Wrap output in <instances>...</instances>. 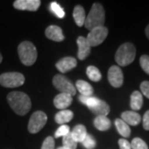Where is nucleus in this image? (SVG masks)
Masks as SVG:
<instances>
[{
    "instance_id": "nucleus-35",
    "label": "nucleus",
    "mask_w": 149,
    "mask_h": 149,
    "mask_svg": "<svg viewBox=\"0 0 149 149\" xmlns=\"http://www.w3.org/2000/svg\"><path fill=\"white\" fill-rule=\"evenodd\" d=\"M145 32H146L147 37L149 39V25H148V27H146V29H145Z\"/></svg>"
},
{
    "instance_id": "nucleus-29",
    "label": "nucleus",
    "mask_w": 149,
    "mask_h": 149,
    "mask_svg": "<svg viewBox=\"0 0 149 149\" xmlns=\"http://www.w3.org/2000/svg\"><path fill=\"white\" fill-rule=\"evenodd\" d=\"M70 133V127L68 125L63 124L61 127H59L58 129L56 130V132L55 133V137L56 138H60V137H65L67 134H69Z\"/></svg>"
},
{
    "instance_id": "nucleus-25",
    "label": "nucleus",
    "mask_w": 149,
    "mask_h": 149,
    "mask_svg": "<svg viewBox=\"0 0 149 149\" xmlns=\"http://www.w3.org/2000/svg\"><path fill=\"white\" fill-rule=\"evenodd\" d=\"M63 147L68 149H76L77 148V142L73 139L71 133H70L62 139Z\"/></svg>"
},
{
    "instance_id": "nucleus-34",
    "label": "nucleus",
    "mask_w": 149,
    "mask_h": 149,
    "mask_svg": "<svg viewBox=\"0 0 149 149\" xmlns=\"http://www.w3.org/2000/svg\"><path fill=\"white\" fill-rule=\"evenodd\" d=\"M143 126L145 130H149V110L144 113L143 118Z\"/></svg>"
},
{
    "instance_id": "nucleus-37",
    "label": "nucleus",
    "mask_w": 149,
    "mask_h": 149,
    "mask_svg": "<svg viewBox=\"0 0 149 149\" xmlns=\"http://www.w3.org/2000/svg\"><path fill=\"white\" fill-rule=\"evenodd\" d=\"M2 61H3V56H2V55L0 53V63L2 62Z\"/></svg>"
},
{
    "instance_id": "nucleus-14",
    "label": "nucleus",
    "mask_w": 149,
    "mask_h": 149,
    "mask_svg": "<svg viewBox=\"0 0 149 149\" xmlns=\"http://www.w3.org/2000/svg\"><path fill=\"white\" fill-rule=\"evenodd\" d=\"M45 34L48 39L54 42H62L65 39L61 28L56 25H51L46 29Z\"/></svg>"
},
{
    "instance_id": "nucleus-31",
    "label": "nucleus",
    "mask_w": 149,
    "mask_h": 149,
    "mask_svg": "<svg viewBox=\"0 0 149 149\" xmlns=\"http://www.w3.org/2000/svg\"><path fill=\"white\" fill-rule=\"evenodd\" d=\"M41 149H55V140L52 137H47L44 140Z\"/></svg>"
},
{
    "instance_id": "nucleus-36",
    "label": "nucleus",
    "mask_w": 149,
    "mask_h": 149,
    "mask_svg": "<svg viewBox=\"0 0 149 149\" xmlns=\"http://www.w3.org/2000/svg\"><path fill=\"white\" fill-rule=\"evenodd\" d=\"M56 149H68V148H65V147H60V148H56Z\"/></svg>"
},
{
    "instance_id": "nucleus-11",
    "label": "nucleus",
    "mask_w": 149,
    "mask_h": 149,
    "mask_svg": "<svg viewBox=\"0 0 149 149\" xmlns=\"http://www.w3.org/2000/svg\"><path fill=\"white\" fill-rule=\"evenodd\" d=\"M78 45V58L83 61L91 54V45L89 44L86 37H79L77 39Z\"/></svg>"
},
{
    "instance_id": "nucleus-8",
    "label": "nucleus",
    "mask_w": 149,
    "mask_h": 149,
    "mask_svg": "<svg viewBox=\"0 0 149 149\" xmlns=\"http://www.w3.org/2000/svg\"><path fill=\"white\" fill-rule=\"evenodd\" d=\"M109 30L104 26L95 27L90 31L86 39L91 47H96L103 43V42L106 39Z\"/></svg>"
},
{
    "instance_id": "nucleus-3",
    "label": "nucleus",
    "mask_w": 149,
    "mask_h": 149,
    "mask_svg": "<svg viewBox=\"0 0 149 149\" xmlns=\"http://www.w3.org/2000/svg\"><path fill=\"white\" fill-rule=\"evenodd\" d=\"M136 56V48L133 43L126 42L121 45L115 54V61L120 66L130 65Z\"/></svg>"
},
{
    "instance_id": "nucleus-22",
    "label": "nucleus",
    "mask_w": 149,
    "mask_h": 149,
    "mask_svg": "<svg viewBox=\"0 0 149 149\" xmlns=\"http://www.w3.org/2000/svg\"><path fill=\"white\" fill-rule=\"evenodd\" d=\"M73 139L77 142V143H81L84 139H85V136L87 135V131H86V128L82 124H78L76 125L73 130L70 132Z\"/></svg>"
},
{
    "instance_id": "nucleus-4",
    "label": "nucleus",
    "mask_w": 149,
    "mask_h": 149,
    "mask_svg": "<svg viewBox=\"0 0 149 149\" xmlns=\"http://www.w3.org/2000/svg\"><path fill=\"white\" fill-rule=\"evenodd\" d=\"M17 52L21 62L27 66L32 65L37 61V48L31 42L25 41L20 43L17 47Z\"/></svg>"
},
{
    "instance_id": "nucleus-10",
    "label": "nucleus",
    "mask_w": 149,
    "mask_h": 149,
    "mask_svg": "<svg viewBox=\"0 0 149 149\" xmlns=\"http://www.w3.org/2000/svg\"><path fill=\"white\" fill-rule=\"evenodd\" d=\"M41 5L40 0H16L13 3V7L17 10L37 11Z\"/></svg>"
},
{
    "instance_id": "nucleus-5",
    "label": "nucleus",
    "mask_w": 149,
    "mask_h": 149,
    "mask_svg": "<svg viewBox=\"0 0 149 149\" xmlns=\"http://www.w3.org/2000/svg\"><path fill=\"white\" fill-rule=\"evenodd\" d=\"M24 75L18 72H7L0 75V85L7 88H16L24 84Z\"/></svg>"
},
{
    "instance_id": "nucleus-6",
    "label": "nucleus",
    "mask_w": 149,
    "mask_h": 149,
    "mask_svg": "<svg viewBox=\"0 0 149 149\" xmlns=\"http://www.w3.org/2000/svg\"><path fill=\"white\" fill-rule=\"evenodd\" d=\"M52 83L55 88L61 93L68 94L71 96L76 94L75 87L65 76H63L62 74H56L52 80Z\"/></svg>"
},
{
    "instance_id": "nucleus-9",
    "label": "nucleus",
    "mask_w": 149,
    "mask_h": 149,
    "mask_svg": "<svg viewBox=\"0 0 149 149\" xmlns=\"http://www.w3.org/2000/svg\"><path fill=\"white\" fill-rule=\"evenodd\" d=\"M108 80L113 87H121L123 83V74L120 67L117 65H112L108 71Z\"/></svg>"
},
{
    "instance_id": "nucleus-26",
    "label": "nucleus",
    "mask_w": 149,
    "mask_h": 149,
    "mask_svg": "<svg viewBox=\"0 0 149 149\" xmlns=\"http://www.w3.org/2000/svg\"><path fill=\"white\" fill-rule=\"evenodd\" d=\"M51 11L54 14L56 17H58L59 18H63L65 17V12L64 9L59 5L56 2H53L51 3Z\"/></svg>"
},
{
    "instance_id": "nucleus-24",
    "label": "nucleus",
    "mask_w": 149,
    "mask_h": 149,
    "mask_svg": "<svg viewBox=\"0 0 149 149\" xmlns=\"http://www.w3.org/2000/svg\"><path fill=\"white\" fill-rule=\"evenodd\" d=\"M86 74L88 78L92 81H95V82H98L101 80V73L100 71L99 70L98 68H96L95 66L94 65H90L87 67L86 70Z\"/></svg>"
},
{
    "instance_id": "nucleus-19",
    "label": "nucleus",
    "mask_w": 149,
    "mask_h": 149,
    "mask_svg": "<svg viewBox=\"0 0 149 149\" xmlns=\"http://www.w3.org/2000/svg\"><path fill=\"white\" fill-rule=\"evenodd\" d=\"M76 89L80 93V95L92 96L94 94L93 87L90 83L86 82L85 80H79L76 82Z\"/></svg>"
},
{
    "instance_id": "nucleus-17",
    "label": "nucleus",
    "mask_w": 149,
    "mask_h": 149,
    "mask_svg": "<svg viewBox=\"0 0 149 149\" xmlns=\"http://www.w3.org/2000/svg\"><path fill=\"white\" fill-rule=\"evenodd\" d=\"M143 104V98L141 92L138 91H133L130 97V107L133 111H138L141 109Z\"/></svg>"
},
{
    "instance_id": "nucleus-28",
    "label": "nucleus",
    "mask_w": 149,
    "mask_h": 149,
    "mask_svg": "<svg viewBox=\"0 0 149 149\" xmlns=\"http://www.w3.org/2000/svg\"><path fill=\"white\" fill-rule=\"evenodd\" d=\"M131 148L132 149H148L147 143L143 139L139 138H135L131 142Z\"/></svg>"
},
{
    "instance_id": "nucleus-7",
    "label": "nucleus",
    "mask_w": 149,
    "mask_h": 149,
    "mask_svg": "<svg viewBox=\"0 0 149 149\" xmlns=\"http://www.w3.org/2000/svg\"><path fill=\"white\" fill-rule=\"evenodd\" d=\"M47 121V114L42 111H37L33 113L28 123V131L31 133H38L45 126Z\"/></svg>"
},
{
    "instance_id": "nucleus-15",
    "label": "nucleus",
    "mask_w": 149,
    "mask_h": 149,
    "mask_svg": "<svg viewBox=\"0 0 149 149\" xmlns=\"http://www.w3.org/2000/svg\"><path fill=\"white\" fill-rule=\"evenodd\" d=\"M121 117H122L121 118L122 120H123L128 125H131V126L139 125L142 120L141 115L135 111L123 112L121 114Z\"/></svg>"
},
{
    "instance_id": "nucleus-21",
    "label": "nucleus",
    "mask_w": 149,
    "mask_h": 149,
    "mask_svg": "<svg viewBox=\"0 0 149 149\" xmlns=\"http://www.w3.org/2000/svg\"><path fill=\"white\" fill-rule=\"evenodd\" d=\"M94 125L100 131H106L111 127V122L106 116H97L94 120Z\"/></svg>"
},
{
    "instance_id": "nucleus-13",
    "label": "nucleus",
    "mask_w": 149,
    "mask_h": 149,
    "mask_svg": "<svg viewBox=\"0 0 149 149\" xmlns=\"http://www.w3.org/2000/svg\"><path fill=\"white\" fill-rule=\"evenodd\" d=\"M72 96L68 94L61 93L55 97L54 99V105L58 109H63L65 110L66 108L71 104L72 103Z\"/></svg>"
},
{
    "instance_id": "nucleus-30",
    "label": "nucleus",
    "mask_w": 149,
    "mask_h": 149,
    "mask_svg": "<svg viewBox=\"0 0 149 149\" xmlns=\"http://www.w3.org/2000/svg\"><path fill=\"white\" fill-rule=\"evenodd\" d=\"M139 62H140V65L142 69L147 74H149V56L148 55L142 56L140 57Z\"/></svg>"
},
{
    "instance_id": "nucleus-27",
    "label": "nucleus",
    "mask_w": 149,
    "mask_h": 149,
    "mask_svg": "<svg viewBox=\"0 0 149 149\" xmlns=\"http://www.w3.org/2000/svg\"><path fill=\"white\" fill-rule=\"evenodd\" d=\"M81 143L86 149H94L96 146V142L95 139L92 137V135L88 134V133L85 136V139L81 142Z\"/></svg>"
},
{
    "instance_id": "nucleus-2",
    "label": "nucleus",
    "mask_w": 149,
    "mask_h": 149,
    "mask_svg": "<svg viewBox=\"0 0 149 149\" xmlns=\"http://www.w3.org/2000/svg\"><path fill=\"white\" fill-rule=\"evenodd\" d=\"M105 21V13L103 6L100 3H94L91 11L86 17L85 27L88 30H92L95 27H103Z\"/></svg>"
},
{
    "instance_id": "nucleus-32",
    "label": "nucleus",
    "mask_w": 149,
    "mask_h": 149,
    "mask_svg": "<svg viewBox=\"0 0 149 149\" xmlns=\"http://www.w3.org/2000/svg\"><path fill=\"white\" fill-rule=\"evenodd\" d=\"M140 90L142 95L149 99V81H143L140 85Z\"/></svg>"
},
{
    "instance_id": "nucleus-18",
    "label": "nucleus",
    "mask_w": 149,
    "mask_h": 149,
    "mask_svg": "<svg viewBox=\"0 0 149 149\" xmlns=\"http://www.w3.org/2000/svg\"><path fill=\"white\" fill-rule=\"evenodd\" d=\"M73 17L78 27H82L83 25H85L86 16H85V9L82 6L77 5L74 7L73 11Z\"/></svg>"
},
{
    "instance_id": "nucleus-23",
    "label": "nucleus",
    "mask_w": 149,
    "mask_h": 149,
    "mask_svg": "<svg viewBox=\"0 0 149 149\" xmlns=\"http://www.w3.org/2000/svg\"><path fill=\"white\" fill-rule=\"evenodd\" d=\"M114 123H115V126H116L118 132L121 136L124 138H128L130 136L131 129L129 128V125H128L121 118H117Z\"/></svg>"
},
{
    "instance_id": "nucleus-16",
    "label": "nucleus",
    "mask_w": 149,
    "mask_h": 149,
    "mask_svg": "<svg viewBox=\"0 0 149 149\" xmlns=\"http://www.w3.org/2000/svg\"><path fill=\"white\" fill-rule=\"evenodd\" d=\"M90 110L96 116H107L110 112V108L106 102L100 100L95 106L90 109Z\"/></svg>"
},
{
    "instance_id": "nucleus-1",
    "label": "nucleus",
    "mask_w": 149,
    "mask_h": 149,
    "mask_svg": "<svg viewBox=\"0 0 149 149\" xmlns=\"http://www.w3.org/2000/svg\"><path fill=\"white\" fill-rule=\"evenodd\" d=\"M8 103L17 114L23 116L29 112L32 103L29 96L21 91H13L7 96Z\"/></svg>"
},
{
    "instance_id": "nucleus-20",
    "label": "nucleus",
    "mask_w": 149,
    "mask_h": 149,
    "mask_svg": "<svg viewBox=\"0 0 149 149\" xmlns=\"http://www.w3.org/2000/svg\"><path fill=\"white\" fill-rule=\"evenodd\" d=\"M73 116H74V113H73V112L70 111V110H67V109L61 110L56 114L55 121L59 124L63 125L65 123L70 122L73 118Z\"/></svg>"
},
{
    "instance_id": "nucleus-12",
    "label": "nucleus",
    "mask_w": 149,
    "mask_h": 149,
    "mask_svg": "<svg viewBox=\"0 0 149 149\" xmlns=\"http://www.w3.org/2000/svg\"><path fill=\"white\" fill-rule=\"evenodd\" d=\"M76 65H77L76 60L73 58V57L67 56V57L61 59L56 64V67L57 68V70L60 72L65 73V72L69 71L70 70L74 69Z\"/></svg>"
},
{
    "instance_id": "nucleus-33",
    "label": "nucleus",
    "mask_w": 149,
    "mask_h": 149,
    "mask_svg": "<svg viewBox=\"0 0 149 149\" xmlns=\"http://www.w3.org/2000/svg\"><path fill=\"white\" fill-rule=\"evenodd\" d=\"M118 145L120 149H132L131 148V143L128 142V140L124 139H120L118 140Z\"/></svg>"
}]
</instances>
